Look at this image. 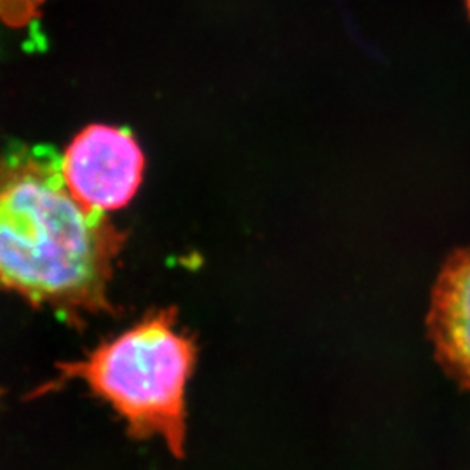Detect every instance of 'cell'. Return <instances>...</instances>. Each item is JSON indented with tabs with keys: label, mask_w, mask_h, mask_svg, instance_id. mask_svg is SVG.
I'll use <instances>...</instances> for the list:
<instances>
[{
	"label": "cell",
	"mask_w": 470,
	"mask_h": 470,
	"mask_svg": "<svg viewBox=\"0 0 470 470\" xmlns=\"http://www.w3.org/2000/svg\"><path fill=\"white\" fill-rule=\"evenodd\" d=\"M70 194L98 213L120 209L134 197L145 155L127 131L93 124L74 138L59 163Z\"/></svg>",
	"instance_id": "cell-3"
},
{
	"label": "cell",
	"mask_w": 470,
	"mask_h": 470,
	"mask_svg": "<svg viewBox=\"0 0 470 470\" xmlns=\"http://www.w3.org/2000/svg\"><path fill=\"white\" fill-rule=\"evenodd\" d=\"M467 6H469V13H470V0H467Z\"/></svg>",
	"instance_id": "cell-6"
},
{
	"label": "cell",
	"mask_w": 470,
	"mask_h": 470,
	"mask_svg": "<svg viewBox=\"0 0 470 470\" xmlns=\"http://www.w3.org/2000/svg\"><path fill=\"white\" fill-rule=\"evenodd\" d=\"M197 364V345L176 328V310L143 317L86 357L58 364V376L39 394L81 380L107 402L134 439H163L169 453H187V389Z\"/></svg>",
	"instance_id": "cell-2"
},
{
	"label": "cell",
	"mask_w": 470,
	"mask_h": 470,
	"mask_svg": "<svg viewBox=\"0 0 470 470\" xmlns=\"http://www.w3.org/2000/svg\"><path fill=\"white\" fill-rule=\"evenodd\" d=\"M427 326L439 363L470 390V246L451 254L439 272Z\"/></svg>",
	"instance_id": "cell-4"
},
{
	"label": "cell",
	"mask_w": 470,
	"mask_h": 470,
	"mask_svg": "<svg viewBox=\"0 0 470 470\" xmlns=\"http://www.w3.org/2000/svg\"><path fill=\"white\" fill-rule=\"evenodd\" d=\"M126 235L82 206L46 153L0 157V286L81 324L112 314L108 288Z\"/></svg>",
	"instance_id": "cell-1"
},
{
	"label": "cell",
	"mask_w": 470,
	"mask_h": 470,
	"mask_svg": "<svg viewBox=\"0 0 470 470\" xmlns=\"http://www.w3.org/2000/svg\"><path fill=\"white\" fill-rule=\"evenodd\" d=\"M44 0H0V21L9 28L20 30L39 16Z\"/></svg>",
	"instance_id": "cell-5"
}]
</instances>
